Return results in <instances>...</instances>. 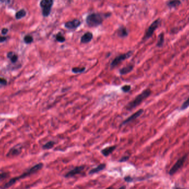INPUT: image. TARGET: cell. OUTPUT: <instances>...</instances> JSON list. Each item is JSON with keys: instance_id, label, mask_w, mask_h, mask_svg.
<instances>
[{"instance_id": "obj_1", "label": "cell", "mask_w": 189, "mask_h": 189, "mask_svg": "<svg viewBox=\"0 0 189 189\" xmlns=\"http://www.w3.org/2000/svg\"><path fill=\"white\" fill-rule=\"evenodd\" d=\"M43 165H44L43 164L41 163V162L38 163V164L35 165L33 167H32L31 168L27 170L26 171L23 173L22 175L10 179L9 180V182H8L5 184H4L1 188L2 189H7L10 188V187H11L14 185V184H15L16 182H17L18 180H19L20 179H24V178L27 177L28 176L31 175L33 174L34 173H36L37 171H39L40 170L43 168Z\"/></svg>"}, {"instance_id": "obj_2", "label": "cell", "mask_w": 189, "mask_h": 189, "mask_svg": "<svg viewBox=\"0 0 189 189\" xmlns=\"http://www.w3.org/2000/svg\"><path fill=\"white\" fill-rule=\"evenodd\" d=\"M152 93L151 90L149 89L145 90L141 94H138L132 101L129 102L126 106L127 110H132L139 106L142 102L150 95Z\"/></svg>"}, {"instance_id": "obj_3", "label": "cell", "mask_w": 189, "mask_h": 189, "mask_svg": "<svg viewBox=\"0 0 189 189\" xmlns=\"http://www.w3.org/2000/svg\"><path fill=\"white\" fill-rule=\"evenodd\" d=\"M103 20V15L99 14H91L86 18V23L89 27H97L100 24Z\"/></svg>"}, {"instance_id": "obj_4", "label": "cell", "mask_w": 189, "mask_h": 189, "mask_svg": "<svg viewBox=\"0 0 189 189\" xmlns=\"http://www.w3.org/2000/svg\"><path fill=\"white\" fill-rule=\"evenodd\" d=\"M53 5V0H41L40 2L42 14L44 17H47L51 12L52 7Z\"/></svg>"}, {"instance_id": "obj_5", "label": "cell", "mask_w": 189, "mask_h": 189, "mask_svg": "<svg viewBox=\"0 0 189 189\" xmlns=\"http://www.w3.org/2000/svg\"><path fill=\"white\" fill-rule=\"evenodd\" d=\"M160 23V19H157L156 20H154L148 28V29L145 34V35L143 38V39L146 40V39H149V38H150L153 35L154 31L156 29V28L159 27Z\"/></svg>"}, {"instance_id": "obj_6", "label": "cell", "mask_w": 189, "mask_h": 189, "mask_svg": "<svg viewBox=\"0 0 189 189\" xmlns=\"http://www.w3.org/2000/svg\"><path fill=\"white\" fill-rule=\"evenodd\" d=\"M132 54V52L130 51L127 53L121 54L116 58H115V59L112 61V62L111 64V68H114L117 65H118L123 61L126 60L127 59L129 58Z\"/></svg>"}, {"instance_id": "obj_7", "label": "cell", "mask_w": 189, "mask_h": 189, "mask_svg": "<svg viewBox=\"0 0 189 189\" xmlns=\"http://www.w3.org/2000/svg\"><path fill=\"white\" fill-rule=\"evenodd\" d=\"M187 156H188L187 155H184L176 162L175 164L173 165V167L169 171V173L170 175H173L174 174H175L182 167V165H184V163L186 160Z\"/></svg>"}, {"instance_id": "obj_8", "label": "cell", "mask_w": 189, "mask_h": 189, "mask_svg": "<svg viewBox=\"0 0 189 189\" xmlns=\"http://www.w3.org/2000/svg\"><path fill=\"white\" fill-rule=\"evenodd\" d=\"M85 168V165H80L75 167L74 168L70 170L68 173H67L65 175L64 177L65 178H70L74 177V176L81 174V173L84 170Z\"/></svg>"}, {"instance_id": "obj_9", "label": "cell", "mask_w": 189, "mask_h": 189, "mask_svg": "<svg viewBox=\"0 0 189 189\" xmlns=\"http://www.w3.org/2000/svg\"><path fill=\"white\" fill-rule=\"evenodd\" d=\"M143 112H144V110L143 109H139L135 113L133 114L132 115H131L127 119H126L122 123V125L127 124V123H128L131 122L135 120L137 118H138L141 115H142V114L143 113Z\"/></svg>"}, {"instance_id": "obj_10", "label": "cell", "mask_w": 189, "mask_h": 189, "mask_svg": "<svg viewBox=\"0 0 189 189\" xmlns=\"http://www.w3.org/2000/svg\"><path fill=\"white\" fill-rule=\"evenodd\" d=\"M80 24H81V22L79 20L75 19L74 20L69 21L65 23V27L69 29H74L79 27Z\"/></svg>"}, {"instance_id": "obj_11", "label": "cell", "mask_w": 189, "mask_h": 189, "mask_svg": "<svg viewBox=\"0 0 189 189\" xmlns=\"http://www.w3.org/2000/svg\"><path fill=\"white\" fill-rule=\"evenodd\" d=\"M106 167V164H105V163L100 164L98 166H97L96 167H95L94 168L90 170V171H89L88 174L90 175H93V174H97V173L105 169Z\"/></svg>"}, {"instance_id": "obj_12", "label": "cell", "mask_w": 189, "mask_h": 189, "mask_svg": "<svg viewBox=\"0 0 189 189\" xmlns=\"http://www.w3.org/2000/svg\"><path fill=\"white\" fill-rule=\"evenodd\" d=\"M93 38V34L91 32H87L84 34L81 38L82 43H88L91 41Z\"/></svg>"}, {"instance_id": "obj_13", "label": "cell", "mask_w": 189, "mask_h": 189, "mask_svg": "<svg viewBox=\"0 0 189 189\" xmlns=\"http://www.w3.org/2000/svg\"><path fill=\"white\" fill-rule=\"evenodd\" d=\"M21 152V148L18 146L14 147L11 149L7 154V156H14L16 155H19Z\"/></svg>"}, {"instance_id": "obj_14", "label": "cell", "mask_w": 189, "mask_h": 189, "mask_svg": "<svg viewBox=\"0 0 189 189\" xmlns=\"http://www.w3.org/2000/svg\"><path fill=\"white\" fill-rule=\"evenodd\" d=\"M116 148L117 147L116 145H114L103 149L101 150L102 154L105 156H108V155H110L115 150Z\"/></svg>"}, {"instance_id": "obj_15", "label": "cell", "mask_w": 189, "mask_h": 189, "mask_svg": "<svg viewBox=\"0 0 189 189\" xmlns=\"http://www.w3.org/2000/svg\"><path fill=\"white\" fill-rule=\"evenodd\" d=\"M133 68H134V65H133L129 64V65H127L126 67L122 68L121 70H120V74L121 75L127 74L131 72L133 70Z\"/></svg>"}, {"instance_id": "obj_16", "label": "cell", "mask_w": 189, "mask_h": 189, "mask_svg": "<svg viewBox=\"0 0 189 189\" xmlns=\"http://www.w3.org/2000/svg\"><path fill=\"white\" fill-rule=\"evenodd\" d=\"M117 34L119 37L123 38V37H126L128 35V32L127 31V29H126V28L125 27H121L117 32Z\"/></svg>"}, {"instance_id": "obj_17", "label": "cell", "mask_w": 189, "mask_h": 189, "mask_svg": "<svg viewBox=\"0 0 189 189\" xmlns=\"http://www.w3.org/2000/svg\"><path fill=\"white\" fill-rule=\"evenodd\" d=\"M181 5V1L180 0H171L167 3V5L170 8H175Z\"/></svg>"}, {"instance_id": "obj_18", "label": "cell", "mask_w": 189, "mask_h": 189, "mask_svg": "<svg viewBox=\"0 0 189 189\" xmlns=\"http://www.w3.org/2000/svg\"><path fill=\"white\" fill-rule=\"evenodd\" d=\"M164 42V33H162L161 34H159L158 37V41L156 44V46L158 47H162L163 46Z\"/></svg>"}, {"instance_id": "obj_19", "label": "cell", "mask_w": 189, "mask_h": 189, "mask_svg": "<svg viewBox=\"0 0 189 189\" xmlns=\"http://www.w3.org/2000/svg\"><path fill=\"white\" fill-rule=\"evenodd\" d=\"M26 14V12L24 10H21L20 11H18L16 14V17L17 19H20L24 17Z\"/></svg>"}, {"instance_id": "obj_20", "label": "cell", "mask_w": 189, "mask_h": 189, "mask_svg": "<svg viewBox=\"0 0 189 189\" xmlns=\"http://www.w3.org/2000/svg\"><path fill=\"white\" fill-rule=\"evenodd\" d=\"M7 56L10 58L11 61L12 62V63H16L17 61V59H18V56L17 55L14 54V53L12 52H10L8 54V55Z\"/></svg>"}, {"instance_id": "obj_21", "label": "cell", "mask_w": 189, "mask_h": 189, "mask_svg": "<svg viewBox=\"0 0 189 189\" xmlns=\"http://www.w3.org/2000/svg\"><path fill=\"white\" fill-rule=\"evenodd\" d=\"M54 144H55V142L53 141H49L43 146V149H52L54 147Z\"/></svg>"}, {"instance_id": "obj_22", "label": "cell", "mask_w": 189, "mask_h": 189, "mask_svg": "<svg viewBox=\"0 0 189 189\" xmlns=\"http://www.w3.org/2000/svg\"><path fill=\"white\" fill-rule=\"evenodd\" d=\"M86 68L85 67H82V68H74L72 69V71L74 73H83L84 71H85Z\"/></svg>"}, {"instance_id": "obj_23", "label": "cell", "mask_w": 189, "mask_h": 189, "mask_svg": "<svg viewBox=\"0 0 189 189\" xmlns=\"http://www.w3.org/2000/svg\"><path fill=\"white\" fill-rule=\"evenodd\" d=\"M56 40L59 42L63 43V42L65 41V38L62 34H61V33H59L56 35Z\"/></svg>"}, {"instance_id": "obj_24", "label": "cell", "mask_w": 189, "mask_h": 189, "mask_svg": "<svg viewBox=\"0 0 189 189\" xmlns=\"http://www.w3.org/2000/svg\"><path fill=\"white\" fill-rule=\"evenodd\" d=\"M24 41H25V43H26L27 44H29V43H31L33 41V38L32 36L28 35L25 36V37L24 38Z\"/></svg>"}, {"instance_id": "obj_25", "label": "cell", "mask_w": 189, "mask_h": 189, "mask_svg": "<svg viewBox=\"0 0 189 189\" xmlns=\"http://www.w3.org/2000/svg\"><path fill=\"white\" fill-rule=\"evenodd\" d=\"M189 106V97L188 98V99L184 102L183 103H182V106H181V108H180V109L181 110H184V109H185L186 108H188Z\"/></svg>"}, {"instance_id": "obj_26", "label": "cell", "mask_w": 189, "mask_h": 189, "mask_svg": "<svg viewBox=\"0 0 189 189\" xmlns=\"http://www.w3.org/2000/svg\"><path fill=\"white\" fill-rule=\"evenodd\" d=\"M131 88V86L128 85H124L122 88V90L124 92H128Z\"/></svg>"}, {"instance_id": "obj_27", "label": "cell", "mask_w": 189, "mask_h": 189, "mask_svg": "<svg viewBox=\"0 0 189 189\" xmlns=\"http://www.w3.org/2000/svg\"><path fill=\"white\" fill-rule=\"evenodd\" d=\"M124 180L126 182H133V177L131 176H126L124 177Z\"/></svg>"}, {"instance_id": "obj_28", "label": "cell", "mask_w": 189, "mask_h": 189, "mask_svg": "<svg viewBox=\"0 0 189 189\" xmlns=\"http://www.w3.org/2000/svg\"><path fill=\"white\" fill-rule=\"evenodd\" d=\"M8 176V173H2L0 174V181L6 179Z\"/></svg>"}, {"instance_id": "obj_29", "label": "cell", "mask_w": 189, "mask_h": 189, "mask_svg": "<svg viewBox=\"0 0 189 189\" xmlns=\"http://www.w3.org/2000/svg\"><path fill=\"white\" fill-rule=\"evenodd\" d=\"M129 159V156H124L122 157L118 162H126Z\"/></svg>"}, {"instance_id": "obj_30", "label": "cell", "mask_w": 189, "mask_h": 189, "mask_svg": "<svg viewBox=\"0 0 189 189\" xmlns=\"http://www.w3.org/2000/svg\"><path fill=\"white\" fill-rule=\"evenodd\" d=\"M0 84L1 85H6L7 84V81L6 79H3V78H0Z\"/></svg>"}, {"instance_id": "obj_31", "label": "cell", "mask_w": 189, "mask_h": 189, "mask_svg": "<svg viewBox=\"0 0 189 189\" xmlns=\"http://www.w3.org/2000/svg\"><path fill=\"white\" fill-rule=\"evenodd\" d=\"M106 189H115L114 187L112 186H110V187H108L107 188H106ZM126 189V187L125 186H122L121 187L119 188L118 189Z\"/></svg>"}, {"instance_id": "obj_32", "label": "cell", "mask_w": 189, "mask_h": 189, "mask_svg": "<svg viewBox=\"0 0 189 189\" xmlns=\"http://www.w3.org/2000/svg\"><path fill=\"white\" fill-rule=\"evenodd\" d=\"M7 32H8V29L6 28H4L2 31V33L3 34H6L7 33Z\"/></svg>"}, {"instance_id": "obj_33", "label": "cell", "mask_w": 189, "mask_h": 189, "mask_svg": "<svg viewBox=\"0 0 189 189\" xmlns=\"http://www.w3.org/2000/svg\"><path fill=\"white\" fill-rule=\"evenodd\" d=\"M6 40V37H0V42H2Z\"/></svg>"}, {"instance_id": "obj_34", "label": "cell", "mask_w": 189, "mask_h": 189, "mask_svg": "<svg viewBox=\"0 0 189 189\" xmlns=\"http://www.w3.org/2000/svg\"><path fill=\"white\" fill-rule=\"evenodd\" d=\"M174 189H182V188H177V187H176V186L175 188H174Z\"/></svg>"}]
</instances>
